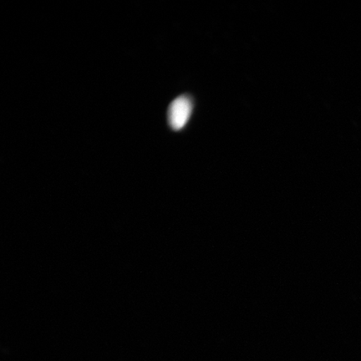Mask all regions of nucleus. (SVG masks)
I'll use <instances>...</instances> for the list:
<instances>
[{"label": "nucleus", "instance_id": "f257e3e1", "mask_svg": "<svg viewBox=\"0 0 361 361\" xmlns=\"http://www.w3.org/2000/svg\"><path fill=\"white\" fill-rule=\"evenodd\" d=\"M192 98L187 94L176 98L168 111L169 123L174 130L183 129L187 125L192 111Z\"/></svg>", "mask_w": 361, "mask_h": 361}]
</instances>
